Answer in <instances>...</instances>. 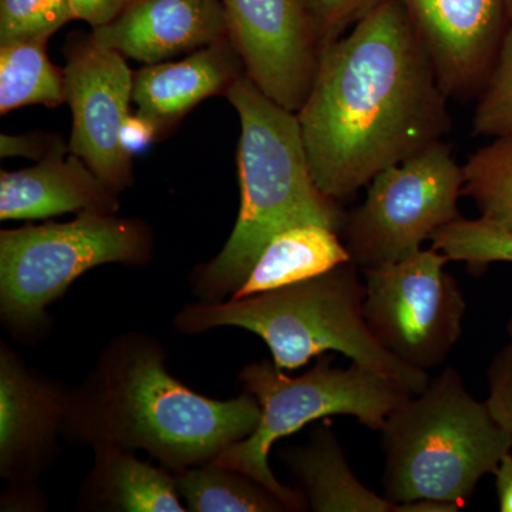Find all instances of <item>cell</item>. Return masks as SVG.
Here are the masks:
<instances>
[{
	"instance_id": "cell-3",
	"label": "cell",
	"mask_w": 512,
	"mask_h": 512,
	"mask_svg": "<svg viewBox=\"0 0 512 512\" xmlns=\"http://www.w3.org/2000/svg\"><path fill=\"white\" fill-rule=\"evenodd\" d=\"M225 94L241 120V208L220 254L191 276L192 293L204 302L237 292L266 245L286 229L320 224L340 234L345 218L340 202L313 180L295 111L266 96L245 73Z\"/></svg>"
},
{
	"instance_id": "cell-20",
	"label": "cell",
	"mask_w": 512,
	"mask_h": 512,
	"mask_svg": "<svg viewBox=\"0 0 512 512\" xmlns=\"http://www.w3.org/2000/svg\"><path fill=\"white\" fill-rule=\"evenodd\" d=\"M46 37L0 42V113L66 103L64 72L50 62Z\"/></svg>"
},
{
	"instance_id": "cell-23",
	"label": "cell",
	"mask_w": 512,
	"mask_h": 512,
	"mask_svg": "<svg viewBox=\"0 0 512 512\" xmlns=\"http://www.w3.org/2000/svg\"><path fill=\"white\" fill-rule=\"evenodd\" d=\"M430 242L450 261L467 262L474 271H484L497 262L512 264V232L481 217H460L434 232Z\"/></svg>"
},
{
	"instance_id": "cell-17",
	"label": "cell",
	"mask_w": 512,
	"mask_h": 512,
	"mask_svg": "<svg viewBox=\"0 0 512 512\" xmlns=\"http://www.w3.org/2000/svg\"><path fill=\"white\" fill-rule=\"evenodd\" d=\"M285 463L315 512H399V505L369 490L353 473L329 424L303 446L289 448Z\"/></svg>"
},
{
	"instance_id": "cell-24",
	"label": "cell",
	"mask_w": 512,
	"mask_h": 512,
	"mask_svg": "<svg viewBox=\"0 0 512 512\" xmlns=\"http://www.w3.org/2000/svg\"><path fill=\"white\" fill-rule=\"evenodd\" d=\"M477 97L473 114L474 134L512 137V22Z\"/></svg>"
},
{
	"instance_id": "cell-8",
	"label": "cell",
	"mask_w": 512,
	"mask_h": 512,
	"mask_svg": "<svg viewBox=\"0 0 512 512\" xmlns=\"http://www.w3.org/2000/svg\"><path fill=\"white\" fill-rule=\"evenodd\" d=\"M366 198L345 212L340 237L362 271L406 258L461 217L464 170L443 140L384 168Z\"/></svg>"
},
{
	"instance_id": "cell-11",
	"label": "cell",
	"mask_w": 512,
	"mask_h": 512,
	"mask_svg": "<svg viewBox=\"0 0 512 512\" xmlns=\"http://www.w3.org/2000/svg\"><path fill=\"white\" fill-rule=\"evenodd\" d=\"M245 74L276 103L301 109L325 42L303 0H222Z\"/></svg>"
},
{
	"instance_id": "cell-14",
	"label": "cell",
	"mask_w": 512,
	"mask_h": 512,
	"mask_svg": "<svg viewBox=\"0 0 512 512\" xmlns=\"http://www.w3.org/2000/svg\"><path fill=\"white\" fill-rule=\"evenodd\" d=\"M90 36L97 45L146 64L231 39L222 0H130Z\"/></svg>"
},
{
	"instance_id": "cell-25",
	"label": "cell",
	"mask_w": 512,
	"mask_h": 512,
	"mask_svg": "<svg viewBox=\"0 0 512 512\" xmlns=\"http://www.w3.org/2000/svg\"><path fill=\"white\" fill-rule=\"evenodd\" d=\"M73 20L67 0H0V42L49 39Z\"/></svg>"
},
{
	"instance_id": "cell-21",
	"label": "cell",
	"mask_w": 512,
	"mask_h": 512,
	"mask_svg": "<svg viewBox=\"0 0 512 512\" xmlns=\"http://www.w3.org/2000/svg\"><path fill=\"white\" fill-rule=\"evenodd\" d=\"M178 493L191 512L289 511L254 478L211 461L174 474Z\"/></svg>"
},
{
	"instance_id": "cell-2",
	"label": "cell",
	"mask_w": 512,
	"mask_h": 512,
	"mask_svg": "<svg viewBox=\"0 0 512 512\" xmlns=\"http://www.w3.org/2000/svg\"><path fill=\"white\" fill-rule=\"evenodd\" d=\"M259 419L252 394L214 400L194 392L170 375L154 336L131 332L111 339L70 392L63 437L93 450H144L178 473L211 463L251 436Z\"/></svg>"
},
{
	"instance_id": "cell-15",
	"label": "cell",
	"mask_w": 512,
	"mask_h": 512,
	"mask_svg": "<svg viewBox=\"0 0 512 512\" xmlns=\"http://www.w3.org/2000/svg\"><path fill=\"white\" fill-rule=\"evenodd\" d=\"M117 192L79 157L62 153L25 170L0 175V220H39L66 212L116 214Z\"/></svg>"
},
{
	"instance_id": "cell-12",
	"label": "cell",
	"mask_w": 512,
	"mask_h": 512,
	"mask_svg": "<svg viewBox=\"0 0 512 512\" xmlns=\"http://www.w3.org/2000/svg\"><path fill=\"white\" fill-rule=\"evenodd\" d=\"M426 47L448 99L477 97L510 26L505 0H397Z\"/></svg>"
},
{
	"instance_id": "cell-5",
	"label": "cell",
	"mask_w": 512,
	"mask_h": 512,
	"mask_svg": "<svg viewBox=\"0 0 512 512\" xmlns=\"http://www.w3.org/2000/svg\"><path fill=\"white\" fill-rule=\"evenodd\" d=\"M380 431L384 497L397 505L440 501L461 508L512 448L487 403L471 396L451 366L393 409Z\"/></svg>"
},
{
	"instance_id": "cell-30",
	"label": "cell",
	"mask_w": 512,
	"mask_h": 512,
	"mask_svg": "<svg viewBox=\"0 0 512 512\" xmlns=\"http://www.w3.org/2000/svg\"><path fill=\"white\" fill-rule=\"evenodd\" d=\"M495 491L501 512H512V453L505 454L494 471Z\"/></svg>"
},
{
	"instance_id": "cell-18",
	"label": "cell",
	"mask_w": 512,
	"mask_h": 512,
	"mask_svg": "<svg viewBox=\"0 0 512 512\" xmlns=\"http://www.w3.org/2000/svg\"><path fill=\"white\" fill-rule=\"evenodd\" d=\"M83 485L90 510L114 512H184L174 474L143 463L134 451L103 447Z\"/></svg>"
},
{
	"instance_id": "cell-7",
	"label": "cell",
	"mask_w": 512,
	"mask_h": 512,
	"mask_svg": "<svg viewBox=\"0 0 512 512\" xmlns=\"http://www.w3.org/2000/svg\"><path fill=\"white\" fill-rule=\"evenodd\" d=\"M153 232L143 221L80 212L64 224L0 232V319L15 335H42L46 308L84 272L106 264L146 265Z\"/></svg>"
},
{
	"instance_id": "cell-31",
	"label": "cell",
	"mask_w": 512,
	"mask_h": 512,
	"mask_svg": "<svg viewBox=\"0 0 512 512\" xmlns=\"http://www.w3.org/2000/svg\"><path fill=\"white\" fill-rule=\"evenodd\" d=\"M0 144H2L0 147L2 157L28 156L35 158L37 153L42 150V147L39 148V140L29 137L2 136Z\"/></svg>"
},
{
	"instance_id": "cell-6",
	"label": "cell",
	"mask_w": 512,
	"mask_h": 512,
	"mask_svg": "<svg viewBox=\"0 0 512 512\" xmlns=\"http://www.w3.org/2000/svg\"><path fill=\"white\" fill-rule=\"evenodd\" d=\"M239 380L245 392L258 400L261 419L251 436L222 450L214 461L254 478L289 511H305L308 501L301 490L281 484L269 466L276 441L329 416L355 417L367 429L380 431L389 413L413 396L369 367L356 362L333 366L323 356L302 376H288L274 362L264 360L244 367Z\"/></svg>"
},
{
	"instance_id": "cell-32",
	"label": "cell",
	"mask_w": 512,
	"mask_h": 512,
	"mask_svg": "<svg viewBox=\"0 0 512 512\" xmlns=\"http://www.w3.org/2000/svg\"><path fill=\"white\" fill-rule=\"evenodd\" d=\"M505 2H507L508 15H510L512 22V0H505Z\"/></svg>"
},
{
	"instance_id": "cell-28",
	"label": "cell",
	"mask_w": 512,
	"mask_h": 512,
	"mask_svg": "<svg viewBox=\"0 0 512 512\" xmlns=\"http://www.w3.org/2000/svg\"><path fill=\"white\" fill-rule=\"evenodd\" d=\"M73 19L84 20L92 28L106 25L126 8L130 0H67Z\"/></svg>"
},
{
	"instance_id": "cell-4",
	"label": "cell",
	"mask_w": 512,
	"mask_h": 512,
	"mask_svg": "<svg viewBox=\"0 0 512 512\" xmlns=\"http://www.w3.org/2000/svg\"><path fill=\"white\" fill-rule=\"evenodd\" d=\"M362 269L345 262L325 274L228 302H198L175 313L174 328L197 335L217 328H241L259 336L282 370H296L312 357L339 352L375 370L410 394L430 382L429 373L403 365L380 346L365 318Z\"/></svg>"
},
{
	"instance_id": "cell-1",
	"label": "cell",
	"mask_w": 512,
	"mask_h": 512,
	"mask_svg": "<svg viewBox=\"0 0 512 512\" xmlns=\"http://www.w3.org/2000/svg\"><path fill=\"white\" fill-rule=\"evenodd\" d=\"M433 60L397 0H379L320 53L296 111L316 185L343 202L453 130Z\"/></svg>"
},
{
	"instance_id": "cell-33",
	"label": "cell",
	"mask_w": 512,
	"mask_h": 512,
	"mask_svg": "<svg viewBox=\"0 0 512 512\" xmlns=\"http://www.w3.org/2000/svg\"><path fill=\"white\" fill-rule=\"evenodd\" d=\"M507 332H508V335H510V338H512V319L508 320Z\"/></svg>"
},
{
	"instance_id": "cell-26",
	"label": "cell",
	"mask_w": 512,
	"mask_h": 512,
	"mask_svg": "<svg viewBox=\"0 0 512 512\" xmlns=\"http://www.w3.org/2000/svg\"><path fill=\"white\" fill-rule=\"evenodd\" d=\"M318 26L323 42L348 32L379 0H303Z\"/></svg>"
},
{
	"instance_id": "cell-29",
	"label": "cell",
	"mask_w": 512,
	"mask_h": 512,
	"mask_svg": "<svg viewBox=\"0 0 512 512\" xmlns=\"http://www.w3.org/2000/svg\"><path fill=\"white\" fill-rule=\"evenodd\" d=\"M158 131L157 124L143 114L137 113L128 116L121 127L120 140L124 150L133 157V154L140 153L153 143Z\"/></svg>"
},
{
	"instance_id": "cell-9",
	"label": "cell",
	"mask_w": 512,
	"mask_h": 512,
	"mask_svg": "<svg viewBox=\"0 0 512 512\" xmlns=\"http://www.w3.org/2000/svg\"><path fill=\"white\" fill-rule=\"evenodd\" d=\"M447 262L439 249L421 248L362 271L370 332L390 355L421 372L443 365L463 335L466 299Z\"/></svg>"
},
{
	"instance_id": "cell-10",
	"label": "cell",
	"mask_w": 512,
	"mask_h": 512,
	"mask_svg": "<svg viewBox=\"0 0 512 512\" xmlns=\"http://www.w3.org/2000/svg\"><path fill=\"white\" fill-rule=\"evenodd\" d=\"M66 57V103L73 116L70 153L119 194L133 183L131 156L120 133L130 116L134 74L123 55L97 45L92 36L76 40Z\"/></svg>"
},
{
	"instance_id": "cell-13",
	"label": "cell",
	"mask_w": 512,
	"mask_h": 512,
	"mask_svg": "<svg viewBox=\"0 0 512 512\" xmlns=\"http://www.w3.org/2000/svg\"><path fill=\"white\" fill-rule=\"evenodd\" d=\"M72 389L0 346V476L33 484L55 460Z\"/></svg>"
},
{
	"instance_id": "cell-22",
	"label": "cell",
	"mask_w": 512,
	"mask_h": 512,
	"mask_svg": "<svg viewBox=\"0 0 512 512\" xmlns=\"http://www.w3.org/2000/svg\"><path fill=\"white\" fill-rule=\"evenodd\" d=\"M463 197L483 220L512 232V137H498L463 165Z\"/></svg>"
},
{
	"instance_id": "cell-27",
	"label": "cell",
	"mask_w": 512,
	"mask_h": 512,
	"mask_svg": "<svg viewBox=\"0 0 512 512\" xmlns=\"http://www.w3.org/2000/svg\"><path fill=\"white\" fill-rule=\"evenodd\" d=\"M488 409L512 437V338L498 350L487 370Z\"/></svg>"
},
{
	"instance_id": "cell-19",
	"label": "cell",
	"mask_w": 512,
	"mask_h": 512,
	"mask_svg": "<svg viewBox=\"0 0 512 512\" xmlns=\"http://www.w3.org/2000/svg\"><path fill=\"white\" fill-rule=\"evenodd\" d=\"M350 261L352 256L336 229L298 225L272 238L231 299L299 284Z\"/></svg>"
},
{
	"instance_id": "cell-16",
	"label": "cell",
	"mask_w": 512,
	"mask_h": 512,
	"mask_svg": "<svg viewBox=\"0 0 512 512\" xmlns=\"http://www.w3.org/2000/svg\"><path fill=\"white\" fill-rule=\"evenodd\" d=\"M244 67L231 39L222 40L175 63L147 64L134 74L133 101L138 113L160 130L184 117L197 104L224 90L242 76Z\"/></svg>"
}]
</instances>
